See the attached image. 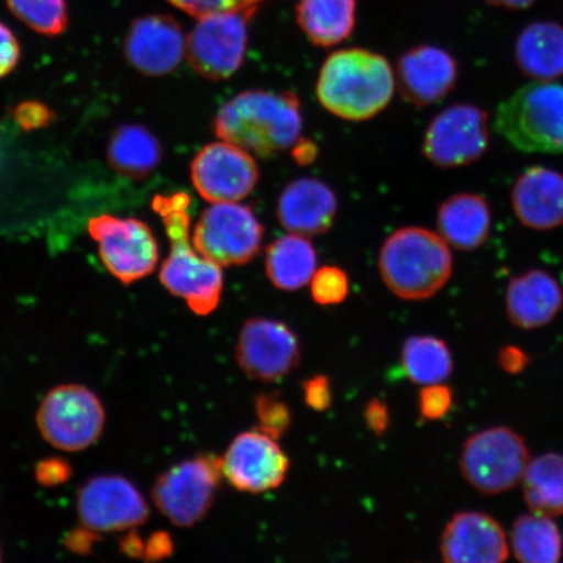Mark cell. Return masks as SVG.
<instances>
[{
	"instance_id": "obj_1",
	"label": "cell",
	"mask_w": 563,
	"mask_h": 563,
	"mask_svg": "<svg viewBox=\"0 0 563 563\" xmlns=\"http://www.w3.org/2000/svg\"><path fill=\"white\" fill-rule=\"evenodd\" d=\"M191 199L185 192L157 195L153 210L161 217L170 241V255L162 264L159 280L166 290L185 299L196 314L208 316L220 306L223 273L220 265L203 257L189 236L188 208Z\"/></svg>"
},
{
	"instance_id": "obj_2",
	"label": "cell",
	"mask_w": 563,
	"mask_h": 563,
	"mask_svg": "<svg viewBox=\"0 0 563 563\" xmlns=\"http://www.w3.org/2000/svg\"><path fill=\"white\" fill-rule=\"evenodd\" d=\"M213 125L221 140L271 157L300 137L299 98L292 91L246 90L222 106Z\"/></svg>"
},
{
	"instance_id": "obj_3",
	"label": "cell",
	"mask_w": 563,
	"mask_h": 563,
	"mask_svg": "<svg viewBox=\"0 0 563 563\" xmlns=\"http://www.w3.org/2000/svg\"><path fill=\"white\" fill-rule=\"evenodd\" d=\"M396 84L385 56L365 48H346L323 63L316 90L323 108L333 115L361 122L387 108Z\"/></svg>"
},
{
	"instance_id": "obj_4",
	"label": "cell",
	"mask_w": 563,
	"mask_h": 563,
	"mask_svg": "<svg viewBox=\"0 0 563 563\" xmlns=\"http://www.w3.org/2000/svg\"><path fill=\"white\" fill-rule=\"evenodd\" d=\"M453 269L450 245L431 230L412 227L394 231L379 251L384 284L404 300L433 298L448 285Z\"/></svg>"
},
{
	"instance_id": "obj_5",
	"label": "cell",
	"mask_w": 563,
	"mask_h": 563,
	"mask_svg": "<svg viewBox=\"0 0 563 563\" xmlns=\"http://www.w3.org/2000/svg\"><path fill=\"white\" fill-rule=\"evenodd\" d=\"M495 129L525 153L563 152V86L533 81L498 104Z\"/></svg>"
},
{
	"instance_id": "obj_6",
	"label": "cell",
	"mask_w": 563,
	"mask_h": 563,
	"mask_svg": "<svg viewBox=\"0 0 563 563\" xmlns=\"http://www.w3.org/2000/svg\"><path fill=\"white\" fill-rule=\"evenodd\" d=\"M530 461L522 435L508 427H493L464 442L460 467L471 487L483 495L497 496L522 483Z\"/></svg>"
},
{
	"instance_id": "obj_7",
	"label": "cell",
	"mask_w": 563,
	"mask_h": 563,
	"mask_svg": "<svg viewBox=\"0 0 563 563\" xmlns=\"http://www.w3.org/2000/svg\"><path fill=\"white\" fill-rule=\"evenodd\" d=\"M38 431L62 452L77 453L100 440L106 412L101 399L89 387L65 384L48 391L35 415Z\"/></svg>"
},
{
	"instance_id": "obj_8",
	"label": "cell",
	"mask_w": 563,
	"mask_h": 563,
	"mask_svg": "<svg viewBox=\"0 0 563 563\" xmlns=\"http://www.w3.org/2000/svg\"><path fill=\"white\" fill-rule=\"evenodd\" d=\"M222 476V457L214 454L176 463L154 483L153 503L174 526L194 527L208 516Z\"/></svg>"
},
{
	"instance_id": "obj_9",
	"label": "cell",
	"mask_w": 563,
	"mask_h": 563,
	"mask_svg": "<svg viewBox=\"0 0 563 563\" xmlns=\"http://www.w3.org/2000/svg\"><path fill=\"white\" fill-rule=\"evenodd\" d=\"M263 224L239 202H217L202 211L192 242L203 257L220 266H241L262 250Z\"/></svg>"
},
{
	"instance_id": "obj_10",
	"label": "cell",
	"mask_w": 563,
	"mask_h": 563,
	"mask_svg": "<svg viewBox=\"0 0 563 563\" xmlns=\"http://www.w3.org/2000/svg\"><path fill=\"white\" fill-rule=\"evenodd\" d=\"M257 10L214 13L197 19L187 35V58L197 75L228 80L243 65L249 24Z\"/></svg>"
},
{
	"instance_id": "obj_11",
	"label": "cell",
	"mask_w": 563,
	"mask_h": 563,
	"mask_svg": "<svg viewBox=\"0 0 563 563\" xmlns=\"http://www.w3.org/2000/svg\"><path fill=\"white\" fill-rule=\"evenodd\" d=\"M88 230L98 244L106 269L123 285H131L156 271L158 243L145 222L102 214L91 218Z\"/></svg>"
},
{
	"instance_id": "obj_12",
	"label": "cell",
	"mask_w": 563,
	"mask_h": 563,
	"mask_svg": "<svg viewBox=\"0 0 563 563\" xmlns=\"http://www.w3.org/2000/svg\"><path fill=\"white\" fill-rule=\"evenodd\" d=\"M489 115L471 103H454L432 119L422 139V153L440 168L464 167L487 153Z\"/></svg>"
},
{
	"instance_id": "obj_13",
	"label": "cell",
	"mask_w": 563,
	"mask_h": 563,
	"mask_svg": "<svg viewBox=\"0 0 563 563\" xmlns=\"http://www.w3.org/2000/svg\"><path fill=\"white\" fill-rule=\"evenodd\" d=\"M76 510L81 526L98 534L135 530L151 516L136 485L119 475L91 477L77 492Z\"/></svg>"
},
{
	"instance_id": "obj_14",
	"label": "cell",
	"mask_w": 563,
	"mask_h": 563,
	"mask_svg": "<svg viewBox=\"0 0 563 563\" xmlns=\"http://www.w3.org/2000/svg\"><path fill=\"white\" fill-rule=\"evenodd\" d=\"M235 357L246 377L278 383L298 367L301 357L299 338L285 322L252 317L239 334Z\"/></svg>"
},
{
	"instance_id": "obj_15",
	"label": "cell",
	"mask_w": 563,
	"mask_h": 563,
	"mask_svg": "<svg viewBox=\"0 0 563 563\" xmlns=\"http://www.w3.org/2000/svg\"><path fill=\"white\" fill-rule=\"evenodd\" d=\"M191 178L202 199L211 203L239 202L255 189L260 174L251 153L222 140L196 154Z\"/></svg>"
},
{
	"instance_id": "obj_16",
	"label": "cell",
	"mask_w": 563,
	"mask_h": 563,
	"mask_svg": "<svg viewBox=\"0 0 563 563\" xmlns=\"http://www.w3.org/2000/svg\"><path fill=\"white\" fill-rule=\"evenodd\" d=\"M290 470V461L277 440L255 429L231 442L222 456V473L232 488L262 495L280 487Z\"/></svg>"
},
{
	"instance_id": "obj_17",
	"label": "cell",
	"mask_w": 563,
	"mask_h": 563,
	"mask_svg": "<svg viewBox=\"0 0 563 563\" xmlns=\"http://www.w3.org/2000/svg\"><path fill=\"white\" fill-rule=\"evenodd\" d=\"M187 52L181 25L170 15L152 13L129 27L124 54L130 65L146 76H165L180 66Z\"/></svg>"
},
{
	"instance_id": "obj_18",
	"label": "cell",
	"mask_w": 563,
	"mask_h": 563,
	"mask_svg": "<svg viewBox=\"0 0 563 563\" xmlns=\"http://www.w3.org/2000/svg\"><path fill=\"white\" fill-rule=\"evenodd\" d=\"M457 75L452 54L438 46L419 45L400 56L396 82L405 101L428 108L452 93Z\"/></svg>"
},
{
	"instance_id": "obj_19",
	"label": "cell",
	"mask_w": 563,
	"mask_h": 563,
	"mask_svg": "<svg viewBox=\"0 0 563 563\" xmlns=\"http://www.w3.org/2000/svg\"><path fill=\"white\" fill-rule=\"evenodd\" d=\"M442 560L448 563H501L509 559L504 528L488 514L456 512L440 539Z\"/></svg>"
},
{
	"instance_id": "obj_20",
	"label": "cell",
	"mask_w": 563,
	"mask_h": 563,
	"mask_svg": "<svg viewBox=\"0 0 563 563\" xmlns=\"http://www.w3.org/2000/svg\"><path fill=\"white\" fill-rule=\"evenodd\" d=\"M514 214L525 228L551 231L563 224V175L545 166L527 168L511 189Z\"/></svg>"
},
{
	"instance_id": "obj_21",
	"label": "cell",
	"mask_w": 563,
	"mask_h": 563,
	"mask_svg": "<svg viewBox=\"0 0 563 563\" xmlns=\"http://www.w3.org/2000/svg\"><path fill=\"white\" fill-rule=\"evenodd\" d=\"M338 202L332 189L319 179H298L282 192L278 221L291 234L313 236L333 227Z\"/></svg>"
},
{
	"instance_id": "obj_22",
	"label": "cell",
	"mask_w": 563,
	"mask_h": 563,
	"mask_svg": "<svg viewBox=\"0 0 563 563\" xmlns=\"http://www.w3.org/2000/svg\"><path fill=\"white\" fill-rule=\"evenodd\" d=\"M506 313L512 325L525 330L547 327L563 308V288L551 273L528 271L506 288Z\"/></svg>"
},
{
	"instance_id": "obj_23",
	"label": "cell",
	"mask_w": 563,
	"mask_h": 563,
	"mask_svg": "<svg viewBox=\"0 0 563 563\" xmlns=\"http://www.w3.org/2000/svg\"><path fill=\"white\" fill-rule=\"evenodd\" d=\"M439 234L450 249L473 252L487 243L492 231L489 203L477 194H456L439 208Z\"/></svg>"
},
{
	"instance_id": "obj_24",
	"label": "cell",
	"mask_w": 563,
	"mask_h": 563,
	"mask_svg": "<svg viewBox=\"0 0 563 563\" xmlns=\"http://www.w3.org/2000/svg\"><path fill=\"white\" fill-rule=\"evenodd\" d=\"M514 58L533 81H553L563 76V25L534 21L519 33Z\"/></svg>"
},
{
	"instance_id": "obj_25",
	"label": "cell",
	"mask_w": 563,
	"mask_h": 563,
	"mask_svg": "<svg viewBox=\"0 0 563 563\" xmlns=\"http://www.w3.org/2000/svg\"><path fill=\"white\" fill-rule=\"evenodd\" d=\"M162 145L154 133L140 124H125L112 133L108 162L118 174L131 179H145L159 166Z\"/></svg>"
},
{
	"instance_id": "obj_26",
	"label": "cell",
	"mask_w": 563,
	"mask_h": 563,
	"mask_svg": "<svg viewBox=\"0 0 563 563\" xmlns=\"http://www.w3.org/2000/svg\"><path fill=\"white\" fill-rule=\"evenodd\" d=\"M266 276L278 290L292 292L311 282L317 271V253L306 236L290 234L267 246Z\"/></svg>"
},
{
	"instance_id": "obj_27",
	"label": "cell",
	"mask_w": 563,
	"mask_h": 563,
	"mask_svg": "<svg viewBox=\"0 0 563 563\" xmlns=\"http://www.w3.org/2000/svg\"><path fill=\"white\" fill-rule=\"evenodd\" d=\"M356 7L357 0H299L297 21L313 45L335 46L354 31Z\"/></svg>"
},
{
	"instance_id": "obj_28",
	"label": "cell",
	"mask_w": 563,
	"mask_h": 563,
	"mask_svg": "<svg viewBox=\"0 0 563 563\" xmlns=\"http://www.w3.org/2000/svg\"><path fill=\"white\" fill-rule=\"evenodd\" d=\"M522 485L531 512L563 517V454L552 452L533 457L525 471Z\"/></svg>"
},
{
	"instance_id": "obj_29",
	"label": "cell",
	"mask_w": 563,
	"mask_h": 563,
	"mask_svg": "<svg viewBox=\"0 0 563 563\" xmlns=\"http://www.w3.org/2000/svg\"><path fill=\"white\" fill-rule=\"evenodd\" d=\"M514 558L525 563H558L562 558V534L553 518L525 514L510 533Z\"/></svg>"
},
{
	"instance_id": "obj_30",
	"label": "cell",
	"mask_w": 563,
	"mask_h": 563,
	"mask_svg": "<svg viewBox=\"0 0 563 563\" xmlns=\"http://www.w3.org/2000/svg\"><path fill=\"white\" fill-rule=\"evenodd\" d=\"M402 365L407 377L420 386L445 383L454 368L448 344L433 335L408 338L402 349Z\"/></svg>"
},
{
	"instance_id": "obj_31",
	"label": "cell",
	"mask_w": 563,
	"mask_h": 563,
	"mask_svg": "<svg viewBox=\"0 0 563 563\" xmlns=\"http://www.w3.org/2000/svg\"><path fill=\"white\" fill-rule=\"evenodd\" d=\"M21 23L47 37L65 33L68 26L67 0H5Z\"/></svg>"
},
{
	"instance_id": "obj_32",
	"label": "cell",
	"mask_w": 563,
	"mask_h": 563,
	"mask_svg": "<svg viewBox=\"0 0 563 563\" xmlns=\"http://www.w3.org/2000/svg\"><path fill=\"white\" fill-rule=\"evenodd\" d=\"M256 417L260 431L279 440L291 427L292 415L290 408L278 393H265L256 399Z\"/></svg>"
},
{
	"instance_id": "obj_33",
	"label": "cell",
	"mask_w": 563,
	"mask_h": 563,
	"mask_svg": "<svg viewBox=\"0 0 563 563\" xmlns=\"http://www.w3.org/2000/svg\"><path fill=\"white\" fill-rule=\"evenodd\" d=\"M309 284L313 300L325 307L341 305L350 291L347 273L338 266H323L316 271Z\"/></svg>"
},
{
	"instance_id": "obj_34",
	"label": "cell",
	"mask_w": 563,
	"mask_h": 563,
	"mask_svg": "<svg viewBox=\"0 0 563 563\" xmlns=\"http://www.w3.org/2000/svg\"><path fill=\"white\" fill-rule=\"evenodd\" d=\"M187 15L201 19L214 13L258 10L265 0H166Z\"/></svg>"
},
{
	"instance_id": "obj_35",
	"label": "cell",
	"mask_w": 563,
	"mask_h": 563,
	"mask_svg": "<svg viewBox=\"0 0 563 563\" xmlns=\"http://www.w3.org/2000/svg\"><path fill=\"white\" fill-rule=\"evenodd\" d=\"M453 402V390L443 383L421 387L419 410L422 419L434 421L445 418L452 410Z\"/></svg>"
},
{
	"instance_id": "obj_36",
	"label": "cell",
	"mask_w": 563,
	"mask_h": 563,
	"mask_svg": "<svg viewBox=\"0 0 563 563\" xmlns=\"http://www.w3.org/2000/svg\"><path fill=\"white\" fill-rule=\"evenodd\" d=\"M54 117L53 110L38 101H25L13 110V119L21 130L27 132L45 129L53 123Z\"/></svg>"
},
{
	"instance_id": "obj_37",
	"label": "cell",
	"mask_w": 563,
	"mask_h": 563,
	"mask_svg": "<svg viewBox=\"0 0 563 563\" xmlns=\"http://www.w3.org/2000/svg\"><path fill=\"white\" fill-rule=\"evenodd\" d=\"M35 481L42 487L54 488L66 484L73 476L70 464L62 457H47L35 466Z\"/></svg>"
},
{
	"instance_id": "obj_38",
	"label": "cell",
	"mask_w": 563,
	"mask_h": 563,
	"mask_svg": "<svg viewBox=\"0 0 563 563\" xmlns=\"http://www.w3.org/2000/svg\"><path fill=\"white\" fill-rule=\"evenodd\" d=\"M306 405L317 412L327 411L333 402L332 384L327 376L320 375L308 378L302 384Z\"/></svg>"
},
{
	"instance_id": "obj_39",
	"label": "cell",
	"mask_w": 563,
	"mask_h": 563,
	"mask_svg": "<svg viewBox=\"0 0 563 563\" xmlns=\"http://www.w3.org/2000/svg\"><path fill=\"white\" fill-rule=\"evenodd\" d=\"M20 60V45L16 35L0 23V79L10 75Z\"/></svg>"
},
{
	"instance_id": "obj_40",
	"label": "cell",
	"mask_w": 563,
	"mask_h": 563,
	"mask_svg": "<svg viewBox=\"0 0 563 563\" xmlns=\"http://www.w3.org/2000/svg\"><path fill=\"white\" fill-rule=\"evenodd\" d=\"M365 424L376 435H383L390 426L389 407L384 400L373 398L364 408Z\"/></svg>"
},
{
	"instance_id": "obj_41",
	"label": "cell",
	"mask_w": 563,
	"mask_h": 563,
	"mask_svg": "<svg viewBox=\"0 0 563 563\" xmlns=\"http://www.w3.org/2000/svg\"><path fill=\"white\" fill-rule=\"evenodd\" d=\"M174 553V541L166 531H156L145 541L144 559L150 562L162 561Z\"/></svg>"
},
{
	"instance_id": "obj_42",
	"label": "cell",
	"mask_w": 563,
	"mask_h": 563,
	"mask_svg": "<svg viewBox=\"0 0 563 563\" xmlns=\"http://www.w3.org/2000/svg\"><path fill=\"white\" fill-rule=\"evenodd\" d=\"M530 364L527 352L518 346H506L498 354L499 368L509 375H520Z\"/></svg>"
},
{
	"instance_id": "obj_43",
	"label": "cell",
	"mask_w": 563,
	"mask_h": 563,
	"mask_svg": "<svg viewBox=\"0 0 563 563\" xmlns=\"http://www.w3.org/2000/svg\"><path fill=\"white\" fill-rule=\"evenodd\" d=\"M98 533L89 530V528L81 526L79 530L68 534L66 545L74 553H89L93 547Z\"/></svg>"
},
{
	"instance_id": "obj_44",
	"label": "cell",
	"mask_w": 563,
	"mask_h": 563,
	"mask_svg": "<svg viewBox=\"0 0 563 563\" xmlns=\"http://www.w3.org/2000/svg\"><path fill=\"white\" fill-rule=\"evenodd\" d=\"M317 153L319 150L312 141L298 140L294 145L292 157L299 165H309L316 159Z\"/></svg>"
},
{
	"instance_id": "obj_45",
	"label": "cell",
	"mask_w": 563,
	"mask_h": 563,
	"mask_svg": "<svg viewBox=\"0 0 563 563\" xmlns=\"http://www.w3.org/2000/svg\"><path fill=\"white\" fill-rule=\"evenodd\" d=\"M122 551L133 559L144 558L145 541L135 531L131 530L123 539Z\"/></svg>"
},
{
	"instance_id": "obj_46",
	"label": "cell",
	"mask_w": 563,
	"mask_h": 563,
	"mask_svg": "<svg viewBox=\"0 0 563 563\" xmlns=\"http://www.w3.org/2000/svg\"><path fill=\"white\" fill-rule=\"evenodd\" d=\"M485 2L493 7H498V9L518 11L530 9L538 0H485Z\"/></svg>"
}]
</instances>
